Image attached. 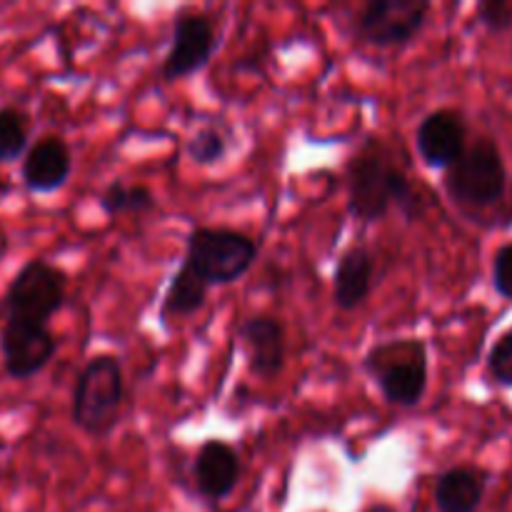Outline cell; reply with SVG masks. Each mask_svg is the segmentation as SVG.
Here are the masks:
<instances>
[{"label": "cell", "instance_id": "obj_1", "mask_svg": "<svg viewBox=\"0 0 512 512\" xmlns=\"http://www.w3.org/2000/svg\"><path fill=\"white\" fill-rule=\"evenodd\" d=\"M398 208L408 220L420 215V195L408 175L383 153L363 150L348 165V210L355 220L375 223Z\"/></svg>", "mask_w": 512, "mask_h": 512}, {"label": "cell", "instance_id": "obj_2", "mask_svg": "<svg viewBox=\"0 0 512 512\" xmlns=\"http://www.w3.org/2000/svg\"><path fill=\"white\" fill-rule=\"evenodd\" d=\"M123 393L120 360L110 353L95 355L75 378L70 418L83 433L103 438L118 423Z\"/></svg>", "mask_w": 512, "mask_h": 512}, {"label": "cell", "instance_id": "obj_3", "mask_svg": "<svg viewBox=\"0 0 512 512\" xmlns=\"http://www.w3.org/2000/svg\"><path fill=\"white\" fill-rule=\"evenodd\" d=\"M258 258V245L250 235L233 228H195L188 235L185 265L195 270L205 283H238Z\"/></svg>", "mask_w": 512, "mask_h": 512}, {"label": "cell", "instance_id": "obj_4", "mask_svg": "<svg viewBox=\"0 0 512 512\" xmlns=\"http://www.w3.org/2000/svg\"><path fill=\"white\" fill-rule=\"evenodd\" d=\"M508 173L493 138H478L445 173V190L460 208H490L505 195Z\"/></svg>", "mask_w": 512, "mask_h": 512}, {"label": "cell", "instance_id": "obj_5", "mask_svg": "<svg viewBox=\"0 0 512 512\" xmlns=\"http://www.w3.org/2000/svg\"><path fill=\"white\" fill-rule=\"evenodd\" d=\"M380 393L390 405L415 408L428 390V353L420 340L378 345L365 358Z\"/></svg>", "mask_w": 512, "mask_h": 512}, {"label": "cell", "instance_id": "obj_6", "mask_svg": "<svg viewBox=\"0 0 512 512\" xmlns=\"http://www.w3.org/2000/svg\"><path fill=\"white\" fill-rule=\"evenodd\" d=\"M68 275L48 260H30L10 283L5 293V320L48 325V320L63 308Z\"/></svg>", "mask_w": 512, "mask_h": 512}, {"label": "cell", "instance_id": "obj_7", "mask_svg": "<svg viewBox=\"0 0 512 512\" xmlns=\"http://www.w3.org/2000/svg\"><path fill=\"white\" fill-rule=\"evenodd\" d=\"M428 13V0H370L355 18V33L375 48H400L423 30Z\"/></svg>", "mask_w": 512, "mask_h": 512}, {"label": "cell", "instance_id": "obj_8", "mask_svg": "<svg viewBox=\"0 0 512 512\" xmlns=\"http://www.w3.org/2000/svg\"><path fill=\"white\" fill-rule=\"evenodd\" d=\"M215 50H218V38H215L213 20L208 15H178L173 25V40H170V50L165 55L160 75L168 83L190 78V75H195L210 63Z\"/></svg>", "mask_w": 512, "mask_h": 512}, {"label": "cell", "instance_id": "obj_9", "mask_svg": "<svg viewBox=\"0 0 512 512\" xmlns=\"http://www.w3.org/2000/svg\"><path fill=\"white\" fill-rule=\"evenodd\" d=\"M55 350H58V340L50 333L48 325L5 320L0 330L5 373L13 380H28L38 375L53 360Z\"/></svg>", "mask_w": 512, "mask_h": 512}, {"label": "cell", "instance_id": "obj_10", "mask_svg": "<svg viewBox=\"0 0 512 512\" xmlns=\"http://www.w3.org/2000/svg\"><path fill=\"white\" fill-rule=\"evenodd\" d=\"M415 148L428 168L448 173L468 148V125L455 110H433L415 130Z\"/></svg>", "mask_w": 512, "mask_h": 512}, {"label": "cell", "instance_id": "obj_11", "mask_svg": "<svg viewBox=\"0 0 512 512\" xmlns=\"http://www.w3.org/2000/svg\"><path fill=\"white\" fill-rule=\"evenodd\" d=\"M73 170V155L60 135H43L23 155L20 178L33 193H55L63 188Z\"/></svg>", "mask_w": 512, "mask_h": 512}, {"label": "cell", "instance_id": "obj_12", "mask_svg": "<svg viewBox=\"0 0 512 512\" xmlns=\"http://www.w3.org/2000/svg\"><path fill=\"white\" fill-rule=\"evenodd\" d=\"M240 340L255 378L273 380L285 365V328L273 315H255L240 325Z\"/></svg>", "mask_w": 512, "mask_h": 512}, {"label": "cell", "instance_id": "obj_13", "mask_svg": "<svg viewBox=\"0 0 512 512\" xmlns=\"http://www.w3.org/2000/svg\"><path fill=\"white\" fill-rule=\"evenodd\" d=\"M193 480L203 498H228L240 480V458L233 445L223 440H205L193 460Z\"/></svg>", "mask_w": 512, "mask_h": 512}, {"label": "cell", "instance_id": "obj_14", "mask_svg": "<svg viewBox=\"0 0 512 512\" xmlns=\"http://www.w3.org/2000/svg\"><path fill=\"white\" fill-rule=\"evenodd\" d=\"M373 273L375 263L368 248L355 245V248L345 250L333 278V300L343 313L360 308L368 300L370 290H373Z\"/></svg>", "mask_w": 512, "mask_h": 512}, {"label": "cell", "instance_id": "obj_15", "mask_svg": "<svg viewBox=\"0 0 512 512\" xmlns=\"http://www.w3.org/2000/svg\"><path fill=\"white\" fill-rule=\"evenodd\" d=\"M488 475L478 468H450L435 483L438 512H475L485 495Z\"/></svg>", "mask_w": 512, "mask_h": 512}, {"label": "cell", "instance_id": "obj_16", "mask_svg": "<svg viewBox=\"0 0 512 512\" xmlns=\"http://www.w3.org/2000/svg\"><path fill=\"white\" fill-rule=\"evenodd\" d=\"M208 290L210 285L190 265L183 263L178 268V273L173 275V280H170L168 290H165L163 305H160V320L168 325L170 320L195 315L203 308L205 300H208Z\"/></svg>", "mask_w": 512, "mask_h": 512}, {"label": "cell", "instance_id": "obj_17", "mask_svg": "<svg viewBox=\"0 0 512 512\" xmlns=\"http://www.w3.org/2000/svg\"><path fill=\"white\" fill-rule=\"evenodd\" d=\"M155 205H158V200H155L153 190L145 188V185H125L123 180H113L100 195V208L110 218L150 213V210H155Z\"/></svg>", "mask_w": 512, "mask_h": 512}, {"label": "cell", "instance_id": "obj_18", "mask_svg": "<svg viewBox=\"0 0 512 512\" xmlns=\"http://www.w3.org/2000/svg\"><path fill=\"white\" fill-rule=\"evenodd\" d=\"M28 120L20 110L0 108V163L18 160L28 153Z\"/></svg>", "mask_w": 512, "mask_h": 512}, {"label": "cell", "instance_id": "obj_19", "mask_svg": "<svg viewBox=\"0 0 512 512\" xmlns=\"http://www.w3.org/2000/svg\"><path fill=\"white\" fill-rule=\"evenodd\" d=\"M190 160L198 165H215L228 153V135L218 125H205L185 145Z\"/></svg>", "mask_w": 512, "mask_h": 512}, {"label": "cell", "instance_id": "obj_20", "mask_svg": "<svg viewBox=\"0 0 512 512\" xmlns=\"http://www.w3.org/2000/svg\"><path fill=\"white\" fill-rule=\"evenodd\" d=\"M488 373L493 375L495 383L512 388V328L490 348Z\"/></svg>", "mask_w": 512, "mask_h": 512}, {"label": "cell", "instance_id": "obj_21", "mask_svg": "<svg viewBox=\"0 0 512 512\" xmlns=\"http://www.w3.org/2000/svg\"><path fill=\"white\" fill-rule=\"evenodd\" d=\"M478 20L493 33H503L512 28V3L510 0H485L478 5Z\"/></svg>", "mask_w": 512, "mask_h": 512}, {"label": "cell", "instance_id": "obj_22", "mask_svg": "<svg viewBox=\"0 0 512 512\" xmlns=\"http://www.w3.org/2000/svg\"><path fill=\"white\" fill-rule=\"evenodd\" d=\"M493 285L498 295H503L505 300H512V243L503 245L498 255H495Z\"/></svg>", "mask_w": 512, "mask_h": 512}]
</instances>
